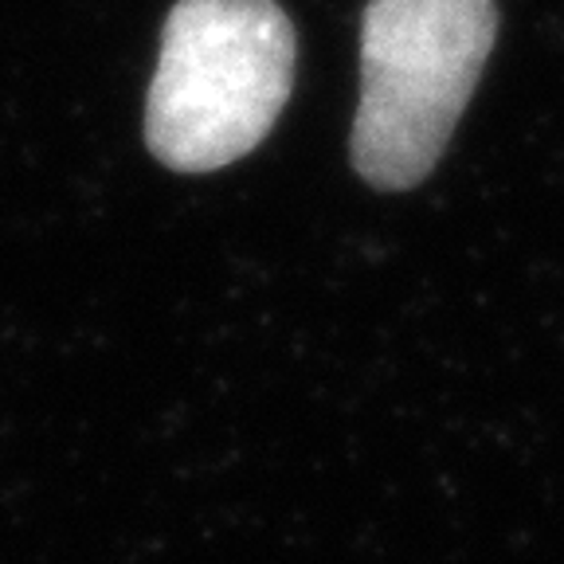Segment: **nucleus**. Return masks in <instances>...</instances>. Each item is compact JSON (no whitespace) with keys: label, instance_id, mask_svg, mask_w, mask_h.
Masks as SVG:
<instances>
[{"label":"nucleus","instance_id":"f03ea898","mask_svg":"<svg viewBox=\"0 0 564 564\" xmlns=\"http://www.w3.org/2000/svg\"><path fill=\"white\" fill-rule=\"evenodd\" d=\"M498 35L494 0H369L352 165L377 188H412L447 150Z\"/></svg>","mask_w":564,"mask_h":564},{"label":"nucleus","instance_id":"f257e3e1","mask_svg":"<svg viewBox=\"0 0 564 564\" xmlns=\"http://www.w3.org/2000/svg\"><path fill=\"white\" fill-rule=\"evenodd\" d=\"M294 79V32L274 0H176L150 87L161 165L212 173L251 153Z\"/></svg>","mask_w":564,"mask_h":564}]
</instances>
